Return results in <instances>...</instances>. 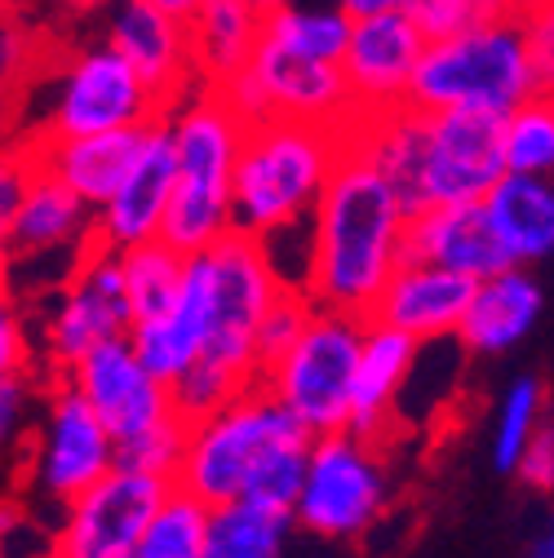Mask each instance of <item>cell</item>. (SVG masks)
Segmentation results:
<instances>
[{
	"label": "cell",
	"instance_id": "obj_9",
	"mask_svg": "<svg viewBox=\"0 0 554 558\" xmlns=\"http://www.w3.org/2000/svg\"><path fill=\"white\" fill-rule=\"evenodd\" d=\"M120 465V439L94 412V403L62 377L40 412V430L27 448V497L40 501L53 523L94 483H103Z\"/></svg>",
	"mask_w": 554,
	"mask_h": 558
},
{
	"label": "cell",
	"instance_id": "obj_33",
	"mask_svg": "<svg viewBox=\"0 0 554 558\" xmlns=\"http://www.w3.org/2000/svg\"><path fill=\"white\" fill-rule=\"evenodd\" d=\"M311 315H315V302H311V293L306 289H285L280 293V302H275L266 315H262V328H257V360H262V373L280 360L289 345L306 332V324H311ZM262 381V377H257Z\"/></svg>",
	"mask_w": 554,
	"mask_h": 558
},
{
	"label": "cell",
	"instance_id": "obj_42",
	"mask_svg": "<svg viewBox=\"0 0 554 558\" xmlns=\"http://www.w3.org/2000/svg\"><path fill=\"white\" fill-rule=\"evenodd\" d=\"M253 5H257L262 14H275V10H280V5H289V0H253Z\"/></svg>",
	"mask_w": 554,
	"mask_h": 558
},
{
	"label": "cell",
	"instance_id": "obj_27",
	"mask_svg": "<svg viewBox=\"0 0 554 558\" xmlns=\"http://www.w3.org/2000/svg\"><path fill=\"white\" fill-rule=\"evenodd\" d=\"M293 523L298 519L289 510H270L257 501L214 506V527H209L204 558H285V541Z\"/></svg>",
	"mask_w": 554,
	"mask_h": 558
},
{
	"label": "cell",
	"instance_id": "obj_44",
	"mask_svg": "<svg viewBox=\"0 0 554 558\" xmlns=\"http://www.w3.org/2000/svg\"><path fill=\"white\" fill-rule=\"evenodd\" d=\"M129 558H143V554H129Z\"/></svg>",
	"mask_w": 554,
	"mask_h": 558
},
{
	"label": "cell",
	"instance_id": "obj_30",
	"mask_svg": "<svg viewBox=\"0 0 554 558\" xmlns=\"http://www.w3.org/2000/svg\"><path fill=\"white\" fill-rule=\"evenodd\" d=\"M545 426V386L537 377H519L506 386L497 412H493V465L502 474H515L519 470V457L523 448L532 444V435Z\"/></svg>",
	"mask_w": 554,
	"mask_h": 558
},
{
	"label": "cell",
	"instance_id": "obj_41",
	"mask_svg": "<svg viewBox=\"0 0 554 558\" xmlns=\"http://www.w3.org/2000/svg\"><path fill=\"white\" fill-rule=\"evenodd\" d=\"M528 558H554V541H545V536H541V541L532 545V554H528Z\"/></svg>",
	"mask_w": 554,
	"mask_h": 558
},
{
	"label": "cell",
	"instance_id": "obj_34",
	"mask_svg": "<svg viewBox=\"0 0 554 558\" xmlns=\"http://www.w3.org/2000/svg\"><path fill=\"white\" fill-rule=\"evenodd\" d=\"M186 430L191 422L178 416V422L143 435V439H129L120 444V465H133V470H147V474H165L178 483V465H182V452H186Z\"/></svg>",
	"mask_w": 554,
	"mask_h": 558
},
{
	"label": "cell",
	"instance_id": "obj_31",
	"mask_svg": "<svg viewBox=\"0 0 554 558\" xmlns=\"http://www.w3.org/2000/svg\"><path fill=\"white\" fill-rule=\"evenodd\" d=\"M510 173H554V94H537L506 116Z\"/></svg>",
	"mask_w": 554,
	"mask_h": 558
},
{
	"label": "cell",
	"instance_id": "obj_16",
	"mask_svg": "<svg viewBox=\"0 0 554 558\" xmlns=\"http://www.w3.org/2000/svg\"><path fill=\"white\" fill-rule=\"evenodd\" d=\"M431 36L404 5L356 19L351 45H346L341 72L356 98V120L386 116L412 98V81L426 53Z\"/></svg>",
	"mask_w": 554,
	"mask_h": 558
},
{
	"label": "cell",
	"instance_id": "obj_37",
	"mask_svg": "<svg viewBox=\"0 0 554 558\" xmlns=\"http://www.w3.org/2000/svg\"><path fill=\"white\" fill-rule=\"evenodd\" d=\"M36 364V341L23 328V311L5 306V319H0V373H32Z\"/></svg>",
	"mask_w": 554,
	"mask_h": 558
},
{
	"label": "cell",
	"instance_id": "obj_38",
	"mask_svg": "<svg viewBox=\"0 0 554 558\" xmlns=\"http://www.w3.org/2000/svg\"><path fill=\"white\" fill-rule=\"evenodd\" d=\"M49 10H58V14H67V19H103L116 0H45Z\"/></svg>",
	"mask_w": 554,
	"mask_h": 558
},
{
	"label": "cell",
	"instance_id": "obj_7",
	"mask_svg": "<svg viewBox=\"0 0 554 558\" xmlns=\"http://www.w3.org/2000/svg\"><path fill=\"white\" fill-rule=\"evenodd\" d=\"M165 102L143 81V72L111 45L89 40L67 49L49 72L45 89L32 98L27 137H85L111 129H137L165 120Z\"/></svg>",
	"mask_w": 554,
	"mask_h": 558
},
{
	"label": "cell",
	"instance_id": "obj_4",
	"mask_svg": "<svg viewBox=\"0 0 554 558\" xmlns=\"http://www.w3.org/2000/svg\"><path fill=\"white\" fill-rule=\"evenodd\" d=\"M165 120L178 156V186L165 218V240L182 253H200L236 231V165L244 151L249 120L214 85H200L195 94L173 102Z\"/></svg>",
	"mask_w": 554,
	"mask_h": 558
},
{
	"label": "cell",
	"instance_id": "obj_1",
	"mask_svg": "<svg viewBox=\"0 0 554 558\" xmlns=\"http://www.w3.org/2000/svg\"><path fill=\"white\" fill-rule=\"evenodd\" d=\"M408 204L351 137L311 218V302L373 315L395 270L408 262Z\"/></svg>",
	"mask_w": 554,
	"mask_h": 558
},
{
	"label": "cell",
	"instance_id": "obj_26",
	"mask_svg": "<svg viewBox=\"0 0 554 558\" xmlns=\"http://www.w3.org/2000/svg\"><path fill=\"white\" fill-rule=\"evenodd\" d=\"M266 27V14L253 0H204L191 14V40H195V66L200 81L227 89L257 49Z\"/></svg>",
	"mask_w": 554,
	"mask_h": 558
},
{
	"label": "cell",
	"instance_id": "obj_15",
	"mask_svg": "<svg viewBox=\"0 0 554 558\" xmlns=\"http://www.w3.org/2000/svg\"><path fill=\"white\" fill-rule=\"evenodd\" d=\"M62 377L94 403V412L103 416L107 430L120 444L143 439L182 416L173 403V386L160 381L143 364V355L133 351V337H111V341L94 345V351L81 355Z\"/></svg>",
	"mask_w": 554,
	"mask_h": 558
},
{
	"label": "cell",
	"instance_id": "obj_39",
	"mask_svg": "<svg viewBox=\"0 0 554 558\" xmlns=\"http://www.w3.org/2000/svg\"><path fill=\"white\" fill-rule=\"evenodd\" d=\"M337 5L351 14V19H364V14H382V10H399L404 0H337Z\"/></svg>",
	"mask_w": 554,
	"mask_h": 558
},
{
	"label": "cell",
	"instance_id": "obj_5",
	"mask_svg": "<svg viewBox=\"0 0 554 558\" xmlns=\"http://www.w3.org/2000/svg\"><path fill=\"white\" fill-rule=\"evenodd\" d=\"M186 279L204 302V364L257 386V328L262 315L280 302L289 279L275 266L270 248L249 231H227L218 244L186 257ZM298 289V284H293Z\"/></svg>",
	"mask_w": 554,
	"mask_h": 558
},
{
	"label": "cell",
	"instance_id": "obj_28",
	"mask_svg": "<svg viewBox=\"0 0 554 558\" xmlns=\"http://www.w3.org/2000/svg\"><path fill=\"white\" fill-rule=\"evenodd\" d=\"M186 257L191 253H182L165 235L147 240V244H133V248H120V270H124V289H129V302H133V324L169 311L182 298Z\"/></svg>",
	"mask_w": 554,
	"mask_h": 558
},
{
	"label": "cell",
	"instance_id": "obj_2",
	"mask_svg": "<svg viewBox=\"0 0 554 558\" xmlns=\"http://www.w3.org/2000/svg\"><path fill=\"white\" fill-rule=\"evenodd\" d=\"M311 448L315 435L257 381L214 416L191 422L178 487L209 506L257 501L293 514L306 483Z\"/></svg>",
	"mask_w": 554,
	"mask_h": 558
},
{
	"label": "cell",
	"instance_id": "obj_10",
	"mask_svg": "<svg viewBox=\"0 0 554 558\" xmlns=\"http://www.w3.org/2000/svg\"><path fill=\"white\" fill-rule=\"evenodd\" d=\"M386 501L390 474L382 461V439H369L360 430H333L311 448L293 519L324 541H356L382 519Z\"/></svg>",
	"mask_w": 554,
	"mask_h": 558
},
{
	"label": "cell",
	"instance_id": "obj_8",
	"mask_svg": "<svg viewBox=\"0 0 554 558\" xmlns=\"http://www.w3.org/2000/svg\"><path fill=\"white\" fill-rule=\"evenodd\" d=\"M369 315L315 306L306 332L262 373V386L280 399L298 422L320 439L351 430L356 412V368L364 351Z\"/></svg>",
	"mask_w": 554,
	"mask_h": 558
},
{
	"label": "cell",
	"instance_id": "obj_29",
	"mask_svg": "<svg viewBox=\"0 0 554 558\" xmlns=\"http://www.w3.org/2000/svg\"><path fill=\"white\" fill-rule=\"evenodd\" d=\"M209 527H214V506L173 483V493L160 501L143 545L133 554H143V558H204V549H209Z\"/></svg>",
	"mask_w": 554,
	"mask_h": 558
},
{
	"label": "cell",
	"instance_id": "obj_19",
	"mask_svg": "<svg viewBox=\"0 0 554 558\" xmlns=\"http://www.w3.org/2000/svg\"><path fill=\"white\" fill-rule=\"evenodd\" d=\"M178 186V156L169 120H156L147 129V143L137 151V165L120 182V191L98 208V244L107 248H133L165 235V218Z\"/></svg>",
	"mask_w": 554,
	"mask_h": 558
},
{
	"label": "cell",
	"instance_id": "obj_20",
	"mask_svg": "<svg viewBox=\"0 0 554 558\" xmlns=\"http://www.w3.org/2000/svg\"><path fill=\"white\" fill-rule=\"evenodd\" d=\"M474 284H479V279H470L461 270L408 257L395 270V279L386 284L382 302L373 306V319L395 324V328L412 332V337L426 341V345L431 341H448V337L461 332V319L470 311Z\"/></svg>",
	"mask_w": 554,
	"mask_h": 558
},
{
	"label": "cell",
	"instance_id": "obj_3",
	"mask_svg": "<svg viewBox=\"0 0 554 558\" xmlns=\"http://www.w3.org/2000/svg\"><path fill=\"white\" fill-rule=\"evenodd\" d=\"M351 129L270 116L253 120L244 133V151L236 165V231L275 240L315 218Z\"/></svg>",
	"mask_w": 554,
	"mask_h": 558
},
{
	"label": "cell",
	"instance_id": "obj_45",
	"mask_svg": "<svg viewBox=\"0 0 554 558\" xmlns=\"http://www.w3.org/2000/svg\"><path fill=\"white\" fill-rule=\"evenodd\" d=\"M53 558H58V554H53Z\"/></svg>",
	"mask_w": 554,
	"mask_h": 558
},
{
	"label": "cell",
	"instance_id": "obj_13",
	"mask_svg": "<svg viewBox=\"0 0 554 558\" xmlns=\"http://www.w3.org/2000/svg\"><path fill=\"white\" fill-rule=\"evenodd\" d=\"M173 493V478L116 465L103 483L81 493L53 523L58 558H129L143 545L160 501Z\"/></svg>",
	"mask_w": 554,
	"mask_h": 558
},
{
	"label": "cell",
	"instance_id": "obj_36",
	"mask_svg": "<svg viewBox=\"0 0 554 558\" xmlns=\"http://www.w3.org/2000/svg\"><path fill=\"white\" fill-rule=\"evenodd\" d=\"M515 474H519L523 487H532V493H554V422H545L532 435V444L523 448Z\"/></svg>",
	"mask_w": 554,
	"mask_h": 558
},
{
	"label": "cell",
	"instance_id": "obj_32",
	"mask_svg": "<svg viewBox=\"0 0 554 558\" xmlns=\"http://www.w3.org/2000/svg\"><path fill=\"white\" fill-rule=\"evenodd\" d=\"M528 0H404V10L426 27V36H448L474 23L515 19Z\"/></svg>",
	"mask_w": 554,
	"mask_h": 558
},
{
	"label": "cell",
	"instance_id": "obj_11",
	"mask_svg": "<svg viewBox=\"0 0 554 558\" xmlns=\"http://www.w3.org/2000/svg\"><path fill=\"white\" fill-rule=\"evenodd\" d=\"M222 94L236 102V111L249 124L270 120V116L346 124V129L356 124V98H351V85H346L341 62L298 53L275 36H266V27H262V40H257L249 66Z\"/></svg>",
	"mask_w": 554,
	"mask_h": 558
},
{
	"label": "cell",
	"instance_id": "obj_12",
	"mask_svg": "<svg viewBox=\"0 0 554 558\" xmlns=\"http://www.w3.org/2000/svg\"><path fill=\"white\" fill-rule=\"evenodd\" d=\"M510 173L506 165V116L493 111H426L422 165H418V214L431 204L489 199Z\"/></svg>",
	"mask_w": 554,
	"mask_h": 558
},
{
	"label": "cell",
	"instance_id": "obj_24",
	"mask_svg": "<svg viewBox=\"0 0 554 558\" xmlns=\"http://www.w3.org/2000/svg\"><path fill=\"white\" fill-rule=\"evenodd\" d=\"M422 345L412 332L382 324L369 315V332H364V351H360V368H356V412H351V430L382 439L395 403L404 395V386L418 373V355Z\"/></svg>",
	"mask_w": 554,
	"mask_h": 558
},
{
	"label": "cell",
	"instance_id": "obj_14",
	"mask_svg": "<svg viewBox=\"0 0 554 558\" xmlns=\"http://www.w3.org/2000/svg\"><path fill=\"white\" fill-rule=\"evenodd\" d=\"M129 332H133V302L124 289L120 248L94 240L76 262V270L58 284V302L45 319V355L53 368L67 373L94 345Z\"/></svg>",
	"mask_w": 554,
	"mask_h": 558
},
{
	"label": "cell",
	"instance_id": "obj_6",
	"mask_svg": "<svg viewBox=\"0 0 554 558\" xmlns=\"http://www.w3.org/2000/svg\"><path fill=\"white\" fill-rule=\"evenodd\" d=\"M541 94L532 45L523 19H493L448 36H431L418 81H412V107L422 111H493L510 116L528 98Z\"/></svg>",
	"mask_w": 554,
	"mask_h": 558
},
{
	"label": "cell",
	"instance_id": "obj_21",
	"mask_svg": "<svg viewBox=\"0 0 554 558\" xmlns=\"http://www.w3.org/2000/svg\"><path fill=\"white\" fill-rule=\"evenodd\" d=\"M408 257L461 270L470 279H489V275L515 266L483 199L431 204V208H422V214H412V222H408Z\"/></svg>",
	"mask_w": 554,
	"mask_h": 558
},
{
	"label": "cell",
	"instance_id": "obj_40",
	"mask_svg": "<svg viewBox=\"0 0 554 558\" xmlns=\"http://www.w3.org/2000/svg\"><path fill=\"white\" fill-rule=\"evenodd\" d=\"M156 10H165V14H173V19H186L191 23V14L204 5V0H152Z\"/></svg>",
	"mask_w": 554,
	"mask_h": 558
},
{
	"label": "cell",
	"instance_id": "obj_22",
	"mask_svg": "<svg viewBox=\"0 0 554 558\" xmlns=\"http://www.w3.org/2000/svg\"><path fill=\"white\" fill-rule=\"evenodd\" d=\"M147 129L152 124L85 133V137H23V156H32L53 178H62L85 204L103 208L120 191L129 169L137 165V151L147 143Z\"/></svg>",
	"mask_w": 554,
	"mask_h": 558
},
{
	"label": "cell",
	"instance_id": "obj_25",
	"mask_svg": "<svg viewBox=\"0 0 554 558\" xmlns=\"http://www.w3.org/2000/svg\"><path fill=\"white\" fill-rule=\"evenodd\" d=\"M483 204L510 262L532 266L554 253V173H506Z\"/></svg>",
	"mask_w": 554,
	"mask_h": 558
},
{
	"label": "cell",
	"instance_id": "obj_43",
	"mask_svg": "<svg viewBox=\"0 0 554 558\" xmlns=\"http://www.w3.org/2000/svg\"><path fill=\"white\" fill-rule=\"evenodd\" d=\"M545 541H554V506H550V527H545Z\"/></svg>",
	"mask_w": 554,
	"mask_h": 558
},
{
	"label": "cell",
	"instance_id": "obj_18",
	"mask_svg": "<svg viewBox=\"0 0 554 558\" xmlns=\"http://www.w3.org/2000/svg\"><path fill=\"white\" fill-rule=\"evenodd\" d=\"M103 40H111L143 72V81L156 89L165 107L182 102L204 85L195 66L191 23L156 10L152 0H116L103 14Z\"/></svg>",
	"mask_w": 554,
	"mask_h": 558
},
{
	"label": "cell",
	"instance_id": "obj_23",
	"mask_svg": "<svg viewBox=\"0 0 554 558\" xmlns=\"http://www.w3.org/2000/svg\"><path fill=\"white\" fill-rule=\"evenodd\" d=\"M541 306H545L541 284L528 275V266L515 262L474 284V298H470L457 341L474 355H506L537 328Z\"/></svg>",
	"mask_w": 554,
	"mask_h": 558
},
{
	"label": "cell",
	"instance_id": "obj_35",
	"mask_svg": "<svg viewBox=\"0 0 554 558\" xmlns=\"http://www.w3.org/2000/svg\"><path fill=\"white\" fill-rule=\"evenodd\" d=\"M528 45H532V62H537V81L545 94H554V0H528L519 10Z\"/></svg>",
	"mask_w": 554,
	"mask_h": 558
},
{
	"label": "cell",
	"instance_id": "obj_17",
	"mask_svg": "<svg viewBox=\"0 0 554 558\" xmlns=\"http://www.w3.org/2000/svg\"><path fill=\"white\" fill-rule=\"evenodd\" d=\"M5 240L14 266H36V262H62V253H85L98 240V208L85 204L62 178L40 169L27 156V182L19 191V204L5 218ZM76 266V262H67Z\"/></svg>",
	"mask_w": 554,
	"mask_h": 558
}]
</instances>
